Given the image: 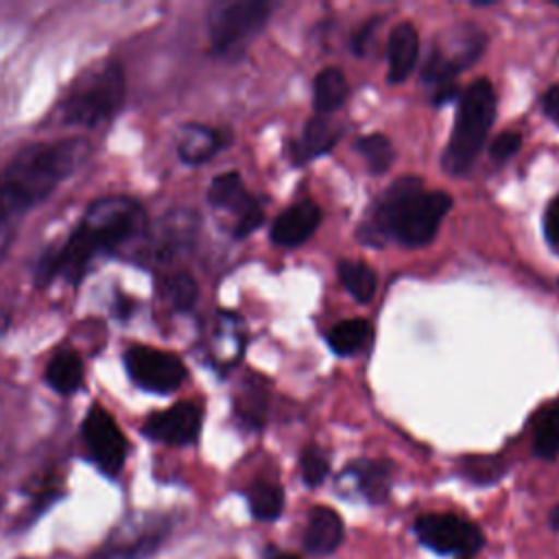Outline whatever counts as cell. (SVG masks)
<instances>
[{"label": "cell", "instance_id": "16", "mask_svg": "<svg viewBox=\"0 0 559 559\" xmlns=\"http://www.w3.org/2000/svg\"><path fill=\"white\" fill-rule=\"evenodd\" d=\"M194 231H197V214L194 212H173L162 221V225L155 234H151V227H148L144 242L148 240L151 245H155L153 258L168 260L192 245Z\"/></svg>", "mask_w": 559, "mask_h": 559}, {"label": "cell", "instance_id": "18", "mask_svg": "<svg viewBox=\"0 0 559 559\" xmlns=\"http://www.w3.org/2000/svg\"><path fill=\"white\" fill-rule=\"evenodd\" d=\"M343 542V520L325 504L312 507L308 513V524L304 531V546L312 555H330Z\"/></svg>", "mask_w": 559, "mask_h": 559}, {"label": "cell", "instance_id": "23", "mask_svg": "<svg viewBox=\"0 0 559 559\" xmlns=\"http://www.w3.org/2000/svg\"><path fill=\"white\" fill-rule=\"evenodd\" d=\"M249 511L260 522H273L284 509V491L271 480H258L247 489Z\"/></svg>", "mask_w": 559, "mask_h": 559}, {"label": "cell", "instance_id": "1", "mask_svg": "<svg viewBox=\"0 0 559 559\" xmlns=\"http://www.w3.org/2000/svg\"><path fill=\"white\" fill-rule=\"evenodd\" d=\"M148 234L144 205L129 194H105L87 203L74 229L57 247H48L35 262L33 282L50 286L66 282L76 286L92 262L118 255L124 247L142 242Z\"/></svg>", "mask_w": 559, "mask_h": 559}, {"label": "cell", "instance_id": "39", "mask_svg": "<svg viewBox=\"0 0 559 559\" xmlns=\"http://www.w3.org/2000/svg\"><path fill=\"white\" fill-rule=\"evenodd\" d=\"M0 507H2V502H0Z\"/></svg>", "mask_w": 559, "mask_h": 559}, {"label": "cell", "instance_id": "11", "mask_svg": "<svg viewBox=\"0 0 559 559\" xmlns=\"http://www.w3.org/2000/svg\"><path fill=\"white\" fill-rule=\"evenodd\" d=\"M413 528L419 542L439 555H459L465 559L485 546L483 531L474 522L452 513L419 515Z\"/></svg>", "mask_w": 559, "mask_h": 559}, {"label": "cell", "instance_id": "20", "mask_svg": "<svg viewBox=\"0 0 559 559\" xmlns=\"http://www.w3.org/2000/svg\"><path fill=\"white\" fill-rule=\"evenodd\" d=\"M44 380L55 393H59L63 397L74 395L83 386V380H85V367H83V358L79 356V352H74L72 347L57 349L50 356V360L46 362Z\"/></svg>", "mask_w": 559, "mask_h": 559}, {"label": "cell", "instance_id": "2", "mask_svg": "<svg viewBox=\"0 0 559 559\" xmlns=\"http://www.w3.org/2000/svg\"><path fill=\"white\" fill-rule=\"evenodd\" d=\"M85 138H59L22 146L0 168V262L11 249L22 221L50 199L87 159Z\"/></svg>", "mask_w": 559, "mask_h": 559}, {"label": "cell", "instance_id": "10", "mask_svg": "<svg viewBox=\"0 0 559 559\" xmlns=\"http://www.w3.org/2000/svg\"><path fill=\"white\" fill-rule=\"evenodd\" d=\"M81 439L90 463L103 476L118 478L127 463L129 443L122 428L105 406L92 404L87 408L81 421Z\"/></svg>", "mask_w": 559, "mask_h": 559}, {"label": "cell", "instance_id": "22", "mask_svg": "<svg viewBox=\"0 0 559 559\" xmlns=\"http://www.w3.org/2000/svg\"><path fill=\"white\" fill-rule=\"evenodd\" d=\"M314 107L321 116L336 111L347 96V83L338 68H325L314 79Z\"/></svg>", "mask_w": 559, "mask_h": 559}, {"label": "cell", "instance_id": "7", "mask_svg": "<svg viewBox=\"0 0 559 559\" xmlns=\"http://www.w3.org/2000/svg\"><path fill=\"white\" fill-rule=\"evenodd\" d=\"M271 7L260 0H221L210 7L207 35L216 55H227L251 39L269 20Z\"/></svg>", "mask_w": 559, "mask_h": 559}, {"label": "cell", "instance_id": "27", "mask_svg": "<svg viewBox=\"0 0 559 559\" xmlns=\"http://www.w3.org/2000/svg\"><path fill=\"white\" fill-rule=\"evenodd\" d=\"M356 148L358 153L362 155V159L367 162L369 170L371 173H384L389 170L391 162H393V146L389 142L386 135L382 133H369V135H362L358 142H356Z\"/></svg>", "mask_w": 559, "mask_h": 559}, {"label": "cell", "instance_id": "17", "mask_svg": "<svg viewBox=\"0 0 559 559\" xmlns=\"http://www.w3.org/2000/svg\"><path fill=\"white\" fill-rule=\"evenodd\" d=\"M321 221V210L312 201H301L284 210L271 227V240L280 247H297L312 236Z\"/></svg>", "mask_w": 559, "mask_h": 559}, {"label": "cell", "instance_id": "32", "mask_svg": "<svg viewBox=\"0 0 559 559\" xmlns=\"http://www.w3.org/2000/svg\"><path fill=\"white\" fill-rule=\"evenodd\" d=\"M520 144H522V135H520V133H515V131H504V133H500V135L491 142L489 153H491V157H493L496 162H507L513 153L520 151Z\"/></svg>", "mask_w": 559, "mask_h": 559}, {"label": "cell", "instance_id": "31", "mask_svg": "<svg viewBox=\"0 0 559 559\" xmlns=\"http://www.w3.org/2000/svg\"><path fill=\"white\" fill-rule=\"evenodd\" d=\"M238 415L251 426H260L266 413V393L260 384H247V393L236 402Z\"/></svg>", "mask_w": 559, "mask_h": 559}, {"label": "cell", "instance_id": "36", "mask_svg": "<svg viewBox=\"0 0 559 559\" xmlns=\"http://www.w3.org/2000/svg\"><path fill=\"white\" fill-rule=\"evenodd\" d=\"M454 92H456L454 83H448V85H441V87H437V94L432 96L435 105H443L445 100H450V98L454 96Z\"/></svg>", "mask_w": 559, "mask_h": 559}, {"label": "cell", "instance_id": "24", "mask_svg": "<svg viewBox=\"0 0 559 559\" xmlns=\"http://www.w3.org/2000/svg\"><path fill=\"white\" fill-rule=\"evenodd\" d=\"M369 338H371V325L362 319L341 321L328 334V343L332 352L338 356L358 354L369 343Z\"/></svg>", "mask_w": 559, "mask_h": 559}, {"label": "cell", "instance_id": "13", "mask_svg": "<svg viewBox=\"0 0 559 559\" xmlns=\"http://www.w3.org/2000/svg\"><path fill=\"white\" fill-rule=\"evenodd\" d=\"M203 413L197 402H177L144 417L140 430L146 439L166 445H190L201 432Z\"/></svg>", "mask_w": 559, "mask_h": 559}, {"label": "cell", "instance_id": "6", "mask_svg": "<svg viewBox=\"0 0 559 559\" xmlns=\"http://www.w3.org/2000/svg\"><path fill=\"white\" fill-rule=\"evenodd\" d=\"M173 522L159 513H138L118 522L87 559H151L170 537Z\"/></svg>", "mask_w": 559, "mask_h": 559}, {"label": "cell", "instance_id": "26", "mask_svg": "<svg viewBox=\"0 0 559 559\" xmlns=\"http://www.w3.org/2000/svg\"><path fill=\"white\" fill-rule=\"evenodd\" d=\"M162 297L170 304L173 310L186 312L197 304V297H199L197 280L186 271H175L164 277Z\"/></svg>", "mask_w": 559, "mask_h": 559}, {"label": "cell", "instance_id": "8", "mask_svg": "<svg viewBox=\"0 0 559 559\" xmlns=\"http://www.w3.org/2000/svg\"><path fill=\"white\" fill-rule=\"evenodd\" d=\"M485 48V35L476 26L461 24L448 33H441L421 68V81L428 85H448L452 79L472 66Z\"/></svg>", "mask_w": 559, "mask_h": 559}, {"label": "cell", "instance_id": "5", "mask_svg": "<svg viewBox=\"0 0 559 559\" xmlns=\"http://www.w3.org/2000/svg\"><path fill=\"white\" fill-rule=\"evenodd\" d=\"M496 116V94L487 79L472 81L459 98L450 142L443 151V168L459 177L469 170L480 153Z\"/></svg>", "mask_w": 559, "mask_h": 559}, {"label": "cell", "instance_id": "19", "mask_svg": "<svg viewBox=\"0 0 559 559\" xmlns=\"http://www.w3.org/2000/svg\"><path fill=\"white\" fill-rule=\"evenodd\" d=\"M419 55V37L413 24L402 22L397 24L386 44V59H389V83H402L413 72L415 61Z\"/></svg>", "mask_w": 559, "mask_h": 559}, {"label": "cell", "instance_id": "28", "mask_svg": "<svg viewBox=\"0 0 559 559\" xmlns=\"http://www.w3.org/2000/svg\"><path fill=\"white\" fill-rule=\"evenodd\" d=\"M533 450L539 459H555L559 454V406L546 411L535 426Z\"/></svg>", "mask_w": 559, "mask_h": 559}, {"label": "cell", "instance_id": "37", "mask_svg": "<svg viewBox=\"0 0 559 559\" xmlns=\"http://www.w3.org/2000/svg\"><path fill=\"white\" fill-rule=\"evenodd\" d=\"M266 559H301L295 552H284L280 548H266Z\"/></svg>", "mask_w": 559, "mask_h": 559}, {"label": "cell", "instance_id": "3", "mask_svg": "<svg viewBox=\"0 0 559 559\" xmlns=\"http://www.w3.org/2000/svg\"><path fill=\"white\" fill-rule=\"evenodd\" d=\"M450 205L448 192H426L419 177H400L371 203L356 238L365 247H384L391 238L406 247H424L432 240Z\"/></svg>", "mask_w": 559, "mask_h": 559}, {"label": "cell", "instance_id": "15", "mask_svg": "<svg viewBox=\"0 0 559 559\" xmlns=\"http://www.w3.org/2000/svg\"><path fill=\"white\" fill-rule=\"evenodd\" d=\"M225 146V135L201 122H186L175 135L177 157L188 166H201Z\"/></svg>", "mask_w": 559, "mask_h": 559}, {"label": "cell", "instance_id": "4", "mask_svg": "<svg viewBox=\"0 0 559 559\" xmlns=\"http://www.w3.org/2000/svg\"><path fill=\"white\" fill-rule=\"evenodd\" d=\"M124 98V70L118 61L109 59L72 81L55 107V118L63 127L98 129L122 111Z\"/></svg>", "mask_w": 559, "mask_h": 559}, {"label": "cell", "instance_id": "35", "mask_svg": "<svg viewBox=\"0 0 559 559\" xmlns=\"http://www.w3.org/2000/svg\"><path fill=\"white\" fill-rule=\"evenodd\" d=\"M544 111L559 124V83H555L544 96Z\"/></svg>", "mask_w": 559, "mask_h": 559}, {"label": "cell", "instance_id": "9", "mask_svg": "<svg viewBox=\"0 0 559 559\" xmlns=\"http://www.w3.org/2000/svg\"><path fill=\"white\" fill-rule=\"evenodd\" d=\"M122 365L138 389L155 395L175 393L188 378V369L177 354L144 343L129 345L122 354Z\"/></svg>", "mask_w": 559, "mask_h": 559}, {"label": "cell", "instance_id": "21", "mask_svg": "<svg viewBox=\"0 0 559 559\" xmlns=\"http://www.w3.org/2000/svg\"><path fill=\"white\" fill-rule=\"evenodd\" d=\"M338 127H334L330 120H325L323 116H317L312 120L306 122L301 138L293 144V157L297 164L310 162L317 155L330 151L334 146V142L338 140Z\"/></svg>", "mask_w": 559, "mask_h": 559}, {"label": "cell", "instance_id": "33", "mask_svg": "<svg viewBox=\"0 0 559 559\" xmlns=\"http://www.w3.org/2000/svg\"><path fill=\"white\" fill-rule=\"evenodd\" d=\"M544 231L552 247L559 249V194L548 203L544 214Z\"/></svg>", "mask_w": 559, "mask_h": 559}, {"label": "cell", "instance_id": "12", "mask_svg": "<svg viewBox=\"0 0 559 559\" xmlns=\"http://www.w3.org/2000/svg\"><path fill=\"white\" fill-rule=\"evenodd\" d=\"M207 201L214 210L225 212L234 218L231 234L236 238H245L251 231H255L262 221L264 212L260 203L245 190V183L238 173H223L212 179L207 188Z\"/></svg>", "mask_w": 559, "mask_h": 559}, {"label": "cell", "instance_id": "34", "mask_svg": "<svg viewBox=\"0 0 559 559\" xmlns=\"http://www.w3.org/2000/svg\"><path fill=\"white\" fill-rule=\"evenodd\" d=\"M376 26H378V17H371V20H367V22L356 31V35L352 37V50H354V55H365L367 41H369L371 31H373Z\"/></svg>", "mask_w": 559, "mask_h": 559}, {"label": "cell", "instance_id": "14", "mask_svg": "<svg viewBox=\"0 0 559 559\" xmlns=\"http://www.w3.org/2000/svg\"><path fill=\"white\" fill-rule=\"evenodd\" d=\"M391 463L389 461H373L360 459L345 467L338 476V485H352V489L362 496L367 502H384L391 489Z\"/></svg>", "mask_w": 559, "mask_h": 559}, {"label": "cell", "instance_id": "30", "mask_svg": "<svg viewBox=\"0 0 559 559\" xmlns=\"http://www.w3.org/2000/svg\"><path fill=\"white\" fill-rule=\"evenodd\" d=\"M507 465L500 456H472L465 459L463 463V472L467 478H472L474 483H496L502 474H504Z\"/></svg>", "mask_w": 559, "mask_h": 559}, {"label": "cell", "instance_id": "38", "mask_svg": "<svg viewBox=\"0 0 559 559\" xmlns=\"http://www.w3.org/2000/svg\"><path fill=\"white\" fill-rule=\"evenodd\" d=\"M548 522H550V526H552V531H559V504L550 511V518H548Z\"/></svg>", "mask_w": 559, "mask_h": 559}, {"label": "cell", "instance_id": "25", "mask_svg": "<svg viewBox=\"0 0 559 559\" xmlns=\"http://www.w3.org/2000/svg\"><path fill=\"white\" fill-rule=\"evenodd\" d=\"M338 277H341L343 286L347 288V293L356 301H362V304H367L373 297L376 288H378V275L365 262L343 260L338 264Z\"/></svg>", "mask_w": 559, "mask_h": 559}, {"label": "cell", "instance_id": "29", "mask_svg": "<svg viewBox=\"0 0 559 559\" xmlns=\"http://www.w3.org/2000/svg\"><path fill=\"white\" fill-rule=\"evenodd\" d=\"M299 465H301V478H304V483H306L308 487H312V489L319 487V485L325 480L328 472H330V459H328V454H325L321 448H317V445H308V448L301 452Z\"/></svg>", "mask_w": 559, "mask_h": 559}]
</instances>
